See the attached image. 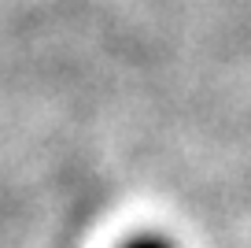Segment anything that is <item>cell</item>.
Instances as JSON below:
<instances>
[{"instance_id": "1", "label": "cell", "mask_w": 251, "mask_h": 248, "mask_svg": "<svg viewBox=\"0 0 251 248\" xmlns=\"http://www.w3.org/2000/svg\"><path fill=\"white\" fill-rule=\"evenodd\" d=\"M122 248H174V241L159 237V233H137V237H129Z\"/></svg>"}]
</instances>
